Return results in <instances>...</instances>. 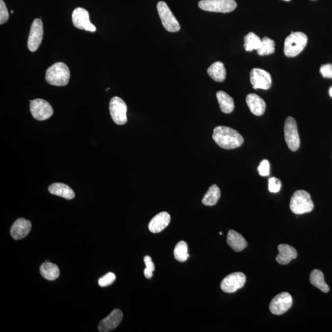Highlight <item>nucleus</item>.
<instances>
[{
	"mask_svg": "<svg viewBox=\"0 0 332 332\" xmlns=\"http://www.w3.org/2000/svg\"><path fill=\"white\" fill-rule=\"evenodd\" d=\"M329 94H330V97H332V87L330 88V90H329Z\"/></svg>",
	"mask_w": 332,
	"mask_h": 332,
	"instance_id": "obj_36",
	"label": "nucleus"
},
{
	"mask_svg": "<svg viewBox=\"0 0 332 332\" xmlns=\"http://www.w3.org/2000/svg\"><path fill=\"white\" fill-rule=\"evenodd\" d=\"M246 103L251 112L255 115L262 116L265 112V102L256 94H248L246 97Z\"/></svg>",
	"mask_w": 332,
	"mask_h": 332,
	"instance_id": "obj_19",
	"label": "nucleus"
},
{
	"mask_svg": "<svg viewBox=\"0 0 332 332\" xmlns=\"http://www.w3.org/2000/svg\"><path fill=\"white\" fill-rule=\"evenodd\" d=\"M40 273L47 280L54 281L58 278L60 274L58 265L56 264L47 262L44 263L40 266Z\"/></svg>",
	"mask_w": 332,
	"mask_h": 332,
	"instance_id": "obj_24",
	"label": "nucleus"
},
{
	"mask_svg": "<svg viewBox=\"0 0 332 332\" xmlns=\"http://www.w3.org/2000/svg\"><path fill=\"white\" fill-rule=\"evenodd\" d=\"M212 138L219 147L227 150L241 147L244 142V139L237 130L227 126L216 127Z\"/></svg>",
	"mask_w": 332,
	"mask_h": 332,
	"instance_id": "obj_1",
	"label": "nucleus"
},
{
	"mask_svg": "<svg viewBox=\"0 0 332 332\" xmlns=\"http://www.w3.org/2000/svg\"><path fill=\"white\" fill-rule=\"evenodd\" d=\"M262 42V40L253 32L248 33L244 37V48L246 51H253L257 50Z\"/></svg>",
	"mask_w": 332,
	"mask_h": 332,
	"instance_id": "obj_27",
	"label": "nucleus"
},
{
	"mask_svg": "<svg viewBox=\"0 0 332 332\" xmlns=\"http://www.w3.org/2000/svg\"><path fill=\"white\" fill-rule=\"evenodd\" d=\"M9 19V13L4 0H0V24H4Z\"/></svg>",
	"mask_w": 332,
	"mask_h": 332,
	"instance_id": "obj_33",
	"label": "nucleus"
},
{
	"mask_svg": "<svg viewBox=\"0 0 332 332\" xmlns=\"http://www.w3.org/2000/svg\"><path fill=\"white\" fill-rule=\"evenodd\" d=\"M30 108L33 117L38 121L49 119L54 113L49 103L43 99H37L31 100Z\"/></svg>",
	"mask_w": 332,
	"mask_h": 332,
	"instance_id": "obj_9",
	"label": "nucleus"
},
{
	"mask_svg": "<svg viewBox=\"0 0 332 332\" xmlns=\"http://www.w3.org/2000/svg\"><path fill=\"white\" fill-rule=\"evenodd\" d=\"M251 82L254 90H268L271 87L272 80L270 74L260 69H254L251 72Z\"/></svg>",
	"mask_w": 332,
	"mask_h": 332,
	"instance_id": "obj_12",
	"label": "nucleus"
},
{
	"mask_svg": "<svg viewBox=\"0 0 332 332\" xmlns=\"http://www.w3.org/2000/svg\"><path fill=\"white\" fill-rule=\"evenodd\" d=\"M320 73L324 78L332 79V64L322 65L320 69Z\"/></svg>",
	"mask_w": 332,
	"mask_h": 332,
	"instance_id": "obj_35",
	"label": "nucleus"
},
{
	"mask_svg": "<svg viewBox=\"0 0 332 332\" xmlns=\"http://www.w3.org/2000/svg\"><path fill=\"white\" fill-rule=\"evenodd\" d=\"M310 280L313 286L321 290L322 292L327 293L329 291V287L325 283L324 274L319 269H314L311 272Z\"/></svg>",
	"mask_w": 332,
	"mask_h": 332,
	"instance_id": "obj_25",
	"label": "nucleus"
},
{
	"mask_svg": "<svg viewBox=\"0 0 332 332\" xmlns=\"http://www.w3.org/2000/svg\"><path fill=\"white\" fill-rule=\"evenodd\" d=\"M258 54L267 56L272 54L275 51V42L274 40L267 37L263 38L259 48L257 50Z\"/></svg>",
	"mask_w": 332,
	"mask_h": 332,
	"instance_id": "obj_28",
	"label": "nucleus"
},
{
	"mask_svg": "<svg viewBox=\"0 0 332 332\" xmlns=\"http://www.w3.org/2000/svg\"><path fill=\"white\" fill-rule=\"evenodd\" d=\"M123 318L122 311L119 309H115L106 318L101 320L98 325V330L100 332L114 330L121 324Z\"/></svg>",
	"mask_w": 332,
	"mask_h": 332,
	"instance_id": "obj_15",
	"label": "nucleus"
},
{
	"mask_svg": "<svg viewBox=\"0 0 332 332\" xmlns=\"http://www.w3.org/2000/svg\"><path fill=\"white\" fill-rule=\"evenodd\" d=\"M116 275L113 272H108L104 276L100 278L98 281V284L100 287H105L112 285L116 280Z\"/></svg>",
	"mask_w": 332,
	"mask_h": 332,
	"instance_id": "obj_31",
	"label": "nucleus"
},
{
	"mask_svg": "<svg viewBox=\"0 0 332 332\" xmlns=\"http://www.w3.org/2000/svg\"><path fill=\"white\" fill-rule=\"evenodd\" d=\"M284 1H286V2H290V0H284Z\"/></svg>",
	"mask_w": 332,
	"mask_h": 332,
	"instance_id": "obj_37",
	"label": "nucleus"
},
{
	"mask_svg": "<svg viewBox=\"0 0 332 332\" xmlns=\"http://www.w3.org/2000/svg\"><path fill=\"white\" fill-rule=\"evenodd\" d=\"M221 111L224 114H231L235 109V103L232 97L223 91H219L216 94Z\"/></svg>",
	"mask_w": 332,
	"mask_h": 332,
	"instance_id": "obj_23",
	"label": "nucleus"
},
{
	"mask_svg": "<svg viewBox=\"0 0 332 332\" xmlns=\"http://www.w3.org/2000/svg\"><path fill=\"white\" fill-rule=\"evenodd\" d=\"M269 168H270V165H269L268 160L263 159L257 168L258 173L261 176H268L269 175Z\"/></svg>",
	"mask_w": 332,
	"mask_h": 332,
	"instance_id": "obj_34",
	"label": "nucleus"
},
{
	"mask_svg": "<svg viewBox=\"0 0 332 332\" xmlns=\"http://www.w3.org/2000/svg\"><path fill=\"white\" fill-rule=\"evenodd\" d=\"M246 281V276L241 272H233L228 275L222 281L221 289L225 293H232L241 289L244 287Z\"/></svg>",
	"mask_w": 332,
	"mask_h": 332,
	"instance_id": "obj_10",
	"label": "nucleus"
},
{
	"mask_svg": "<svg viewBox=\"0 0 332 332\" xmlns=\"http://www.w3.org/2000/svg\"><path fill=\"white\" fill-rule=\"evenodd\" d=\"M50 193L58 196L67 200H72L75 197V192L70 186L62 183H54L48 188Z\"/></svg>",
	"mask_w": 332,
	"mask_h": 332,
	"instance_id": "obj_21",
	"label": "nucleus"
},
{
	"mask_svg": "<svg viewBox=\"0 0 332 332\" xmlns=\"http://www.w3.org/2000/svg\"><path fill=\"white\" fill-rule=\"evenodd\" d=\"M157 10L162 25L166 31L170 32H177L180 31V25L179 22L165 2H159L157 5Z\"/></svg>",
	"mask_w": 332,
	"mask_h": 332,
	"instance_id": "obj_7",
	"label": "nucleus"
},
{
	"mask_svg": "<svg viewBox=\"0 0 332 332\" xmlns=\"http://www.w3.org/2000/svg\"><path fill=\"white\" fill-rule=\"evenodd\" d=\"M144 262L146 268L144 270V275L147 279H151L153 276V272L155 271V264L153 262L152 258L147 256L144 257Z\"/></svg>",
	"mask_w": 332,
	"mask_h": 332,
	"instance_id": "obj_30",
	"label": "nucleus"
},
{
	"mask_svg": "<svg viewBox=\"0 0 332 332\" xmlns=\"http://www.w3.org/2000/svg\"><path fill=\"white\" fill-rule=\"evenodd\" d=\"M72 21L76 28L91 32L96 31V26L90 21V14L84 8H77L73 11Z\"/></svg>",
	"mask_w": 332,
	"mask_h": 332,
	"instance_id": "obj_13",
	"label": "nucleus"
},
{
	"mask_svg": "<svg viewBox=\"0 0 332 332\" xmlns=\"http://www.w3.org/2000/svg\"><path fill=\"white\" fill-rule=\"evenodd\" d=\"M70 73L69 67L62 62H58L46 70L47 82L56 87H64L69 82Z\"/></svg>",
	"mask_w": 332,
	"mask_h": 332,
	"instance_id": "obj_2",
	"label": "nucleus"
},
{
	"mask_svg": "<svg viewBox=\"0 0 332 332\" xmlns=\"http://www.w3.org/2000/svg\"><path fill=\"white\" fill-rule=\"evenodd\" d=\"M43 37V22L40 19H36L33 22L30 32L28 47L32 52L36 51L39 47Z\"/></svg>",
	"mask_w": 332,
	"mask_h": 332,
	"instance_id": "obj_14",
	"label": "nucleus"
},
{
	"mask_svg": "<svg viewBox=\"0 0 332 332\" xmlns=\"http://www.w3.org/2000/svg\"><path fill=\"white\" fill-rule=\"evenodd\" d=\"M32 228L31 222L20 218L15 221L11 228V235L15 240L24 238L29 235Z\"/></svg>",
	"mask_w": 332,
	"mask_h": 332,
	"instance_id": "obj_16",
	"label": "nucleus"
},
{
	"mask_svg": "<svg viewBox=\"0 0 332 332\" xmlns=\"http://www.w3.org/2000/svg\"><path fill=\"white\" fill-rule=\"evenodd\" d=\"M281 182L277 178L271 177L268 180V189L271 192H278L281 190Z\"/></svg>",
	"mask_w": 332,
	"mask_h": 332,
	"instance_id": "obj_32",
	"label": "nucleus"
},
{
	"mask_svg": "<svg viewBox=\"0 0 332 332\" xmlns=\"http://www.w3.org/2000/svg\"><path fill=\"white\" fill-rule=\"evenodd\" d=\"M171 222V216L168 212H162L154 217L148 225V229L153 233L161 232Z\"/></svg>",
	"mask_w": 332,
	"mask_h": 332,
	"instance_id": "obj_17",
	"label": "nucleus"
},
{
	"mask_svg": "<svg viewBox=\"0 0 332 332\" xmlns=\"http://www.w3.org/2000/svg\"><path fill=\"white\" fill-rule=\"evenodd\" d=\"M189 255L188 254V245L185 241H180L174 249V257L180 262H184Z\"/></svg>",
	"mask_w": 332,
	"mask_h": 332,
	"instance_id": "obj_29",
	"label": "nucleus"
},
{
	"mask_svg": "<svg viewBox=\"0 0 332 332\" xmlns=\"http://www.w3.org/2000/svg\"><path fill=\"white\" fill-rule=\"evenodd\" d=\"M198 5L204 11L222 13H230L237 7L235 0H202Z\"/></svg>",
	"mask_w": 332,
	"mask_h": 332,
	"instance_id": "obj_6",
	"label": "nucleus"
},
{
	"mask_svg": "<svg viewBox=\"0 0 332 332\" xmlns=\"http://www.w3.org/2000/svg\"><path fill=\"white\" fill-rule=\"evenodd\" d=\"M279 254L276 257L278 263L281 265H286L293 259L297 257V252L292 246L283 244L278 246Z\"/></svg>",
	"mask_w": 332,
	"mask_h": 332,
	"instance_id": "obj_18",
	"label": "nucleus"
},
{
	"mask_svg": "<svg viewBox=\"0 0 332 332\" xmlns=\"http://www.w3.org/2000/svg\"><path fill=\"white\" fill-rule=\"evenodd\" d=\"M290 208L296 215H301L312 211L314 203L311 196L305 190H297L290 200Z\"/></svg>",
	"mask_w": 332,
	"mask_h": 332,
	"instance_id": "obj_4",
	"label": "nucleus"
},
{
	"mask_svg": "<svg viewBox=\"0 0 332 332\" xmlns=\"http://www.w3.org/2000/svg\"><path fill=\"white\" fill-rule=\"evenodd\" d=\"M207 73L215 81L222 82L226 78L227 72L222 62H215L207 69Z\"/></svg>",
	"mask_w": 332,
	"mask_h": 332,
	"instance_id": "obj_22",
	"label": "nucleus"
},
{
	"mask_svg": "<svg viewBox=\"0 0 332 332\" xmlns=\"http://www.w3.org/2000/svg\"><path fill=\"white\" fill-rule=\"evenodd\" d=\"M127 105L119 97H113L109 102V112L112 120L118 125H123L127 121Z\"/></svg>",
	"mask_w": 332,
	"mask_h": 332,
	"instance_id": "obj_8",
	"label": "nucleus"
},
{
	"mask_svg": "<svg viewBox=\"0 0 332 332\" xmlns=\"http://www.w3.org/2000/svg\"><path fill=\"white\" fill-rule=\"evenodd\" d=\"M308 42L306 34L303 32H292L284 41V54L288 58H294L303 51Z\"/></svg>",
	"mask_w": 332,
	"mask_h": 332,
	"instance_id": "obj_3",
	"label": "nucleus"
},
{
	"mask_svg": "<svg viewBox=\"0 0 332 332\" xmlns=\"http://www.w3.org/2000/svg\"><path fill=\"white\" fill-rule=\"evenodd\" d=\"M221 197L220 189L217 185H213L209 188L202 200L204 206H213L217 203Z\"/></svg>",
	"mask_w": 332,
	"mask_h": 332,
	"instance_id": "obj_26",
	"label": "nucleus"
},
{
	"mask_svg": "<svg viewBox=\"0 0 332 332\" xmlns=\"http://www.w3.org/2000/svg\"><path fill=\"white\" fill-rule=\"evenodd\" d=\"M219 234H220V235H222V232H220Z\"/></svg>",
	"mask_w": 332,
	"mask_h": 332,
	"instance_id": "obj_38",
	"label": "nucleus"
},
{
	"mask_svg": "<svg viewBox=\"0 0 332 332\" xmlns=\"http://www.w3.org/2000/svg\"><path fill=\"white\" fill-rule=\"evenodd\" d=\"M284 138L287 147L292 152L298 150L300 145V136L298 132L297 124L292 117L287 118L284 124Z\"/></svg>",
	"mask_w": 332,
	"mask_h": 332,
	"instance_id": "obj_5",
	"label": "nucleus"
},
{
	"mask_svg": "<svg viewBox=\"0 0 332 332\" xmlns=\"http://www.w3.org/2000/svg\"><path fill=\"white\" fill-rule=\"evenodd\" d=\"M292 304L291 295L288 292H282L272 299L269 304V310L275 315H282L292 307Z\"/></svg>",
	"mask_w": 332,
	"mask_h": 332,
	"instance_id": "obj_11",
	"label": "nucleus"
},
{
	"mask_svg": "<svg viewBox=\"0 0 332 332\" xmlns=\"http://www.w3.org/2000/svg\"><path fill=\"white\" fill-rule=\"evenodd\" d=\"M227 243L234 251L238 253L247 246V242L241 234L235 230H230L227 235Z\"/></svg>",
	"mask_w": 332,
	"mask_h": 332,
	"instance_id": "obj_20",
	"label": "nucleus"
}]
</instances>
